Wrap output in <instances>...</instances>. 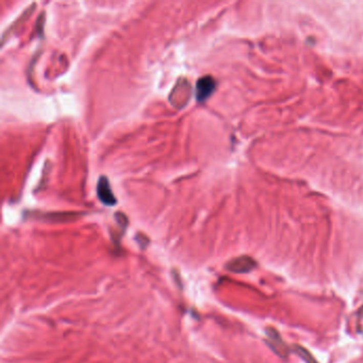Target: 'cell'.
I'll return each mask as SVG.
<instances>
[{"instance_id": "3957f363", "label": "cell", "mask_w": 363, "mask_h": 363, "mask_svg": "<svg viewBox=\"0 0 363 363\" xmlns=\"http://www.w3.org/2000/svg\"><path fill=\"white\" fill-rule=\"evenodd\" d=\"M97 195L101 203L105 206H114L116 204V198L112 192L111 185L105 177H100L97 184Z\"/></svg>"}, {"instance_id": "7a4b0ae2", "label": "cell", "mask_w": 363, "mask_h": 363, "mask_svg": "<svg viewBox=\"0 0 363 363\" xmlns=\"http://www.w3.org/2000/svg\"><path fill=\"white\" fill-rule=\"evenodd\" d=\"M257 263L254 262V260L250 257L247 256H242L239 258H236L233 260H231L229 263L226 265L227 270L230 271L232 273H238V274H242V273H248L251 270H253L254 267H256Z\"/></svg>"}, {"instance_id": "277c9868", "label": "cell", "mask_w": 363, "mask_h": 363, "mask_svg": "<svg viewBox=\"0 0 363 363\" xmlns=\"http://www.w3.org/2000/svg\"><path fill=\"white\" fill-rule=\"evenodd\" d=\"M266 335H267V339H268V345H270V347L273 349V351L278 356H280L282 358H286L289 354V351H288L285 342L282 341L279 333L272 328H268L266 330Z\"/></svg>"}, {"instance_id": "6da1fadb", "label": "cell", "mask_w": 363, "mask_h": 363, "mask_svg": "<svg viewBox=\"0 0 363 363\" xmlns=\"http://www.w3.org/2000/svg\"><path fill=\"white\" fill-rule=\"evenodd\" d=\"M217 82L213 77L205 76L198 79L196 83V98L198 102L206 101L215 91Z\"/></svg>"}, {"instance_id": "5b68a950", "label": "cell", "mask_w": 363, "mask_h": 363, "mask_svg": "<svg viewBox=\"0 0 363 363\" xmlns=\"http://www.w3.org/2000/svg\"><path fill=\"white\" fill-rule=\"evenodd\" d=\"M295 349V352H296V354L306 362V363H317V361L313 358V356L309 353L308 351H306L305 348L301 347V346H295L294 347Z\"/></svg>"}]
</instances>
